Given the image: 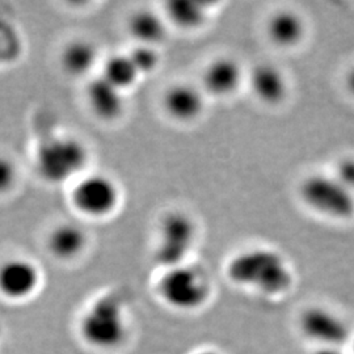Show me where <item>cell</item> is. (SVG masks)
<instances>
[{
    "label": "cell",
    "instance_id": "cell-1",
    "mask_svg": "<svg viewBox=\"0 0 354 354\" xmlns=\"http://www.w3.org/2000/svg\"><path fill=\"white\" fill-rule=\"evenodd\" d=\"M127 306L117 294H104L84 308L77 319L80 340L97 352H115L129 339Z\"/></svg>",
    "mask_w": 354,
    "mask_h": 354
},
{
    "label": "cell",
    "instance_id": "cell-2",
    "mask_svg": "<svg viewBox=\"0 0 354 354\" xmlns=\"http://www.w3.org/2000/svg\"><path fill=\"white\" fill-rule=\"evenodd\" d=\"M228 279L266 297H279L292 286V272L281 253L256 248L239 253L227 266Z\"/></svg>",
    "mask_w": 354,
    "mask_h": 354
},
{
    "label": "cell",
    "instance_id": "cell-3",
    "mask_svg": "<svg viewBox=\"0 0 354 354\" xmlns=\"http://www.w3.org/2000/svg\"><path fill=\"white\" fill-rule=\"evenodd\" d=\"M35 169L49 184L79 178L88 165L86 145L73 136H53L41 140L35 151Z\"/></svg>",
    "mask_w": 354,
    "mask_h": 354
},
{
    "label": "cell",
    "instance_id": "cell-4",
    "mask_svg": "<svg viewBox=\"0 0 354 354\" xmlns=\"http://www.w3.org/2000/svg\"><path fill=\"white\" fill-rule=\"evenodd\" d=\"M160 301L180 313L200 310L210 299L212 283L201 268L183 264L165 269L156 282Z\"/></svg>",
    "mask_w": 354,
    "mask_h": 354
},
{
    "label": "cell",
    "instance_id": "cell-5",
    "mask_svg": "<svg viewBox=\"0 0 354 354\" xmlns=\"http://www.w3.org/2000/svg\"><path fill=\"white\" fill-rule=\"evenodd\" d=\"M197 238V226L189 214L174 210L162 218L153 257L163 269L187 263Z\"/></svg>",
    "mask_w": 354,
    "mask_h": 354
},
{
    "label": "cell",
    "instance_id": "cell-6",
    "mask_svg": "<svg viewBox=\"0 0 354 354\" xmlns=\"http://www.w3.org/2000/svg\"><path fill=\"white\" fill-rule=\"evenodd\" d=\"M70 203L79 214L102 219L118 209L121 190L112 177L104 174H88L76 180L70 192Z\"/></svg>",
    "mask_w": 354,
    "mask_h": 354
},
{
    "label": "cell",
    "instance_id": "cell-7",
    "mask_svg": "<svg viewBox=\"0 0 354 354\" xmlns=\"http://www.w3.org/2000/svg\"><path fill=\"white\" fill-rule=\"evenodd\" d=\"M299 194L304 203L319 214L333 219H349L354 215V193L335 176L306 177Z\"/></svg>",
    "mask_w": 354,
    "mask_h": 354
},
{
    "label": "cell",
    "instance_id": "cell-8",
    "mask_svg": "<svg viewBox=\"0 0 354 354\" xmlns=\"http://www.w3.org/2000/svg\"><path fill=\"white\" fill-rule=\"evenodd\" d=\"M42 282L37 264L24 257H13L0 264V297L11 302L30 299Z\"/></svg>",
    "mask_w": 354,
    "mask_h": 354
},
{
    "label": "cell",
    "instance_id": "cell-9",
    "mask_svg": "<svg viewBox=\"0 0 354 354\" xmlns=\"http://www.w3.org/2000/svg\"><path fill=\"white\" fill-rule=\"evenodd\" d=\"M299 329L317 346L342 348L348 342L351 330L342 317L326 307L306 308L299 317Z\"/></svg>",
    "mask_w": 354,
    "mask_h": 354
},
{
    "label": "cell",
    "instance_id": "cell-10",
    "mask_svg": "<svg viewBox=\"0 0 354 354\" xmlns=\"http://www.w3.org/2000/svg\"><path fill=\"white\" fill-rule=\"evenodd\" d=\"M124 91L117 88L104 76H95L89 80L86 96L91 111L102 121L118 120L125 111Z\"/></svg>",
    "mask_w": 354,
    "mask_h": 354
},
{
    "label": "cell",
    "instance_id": "cell-11",
    "mask_svg": "<svg viewBox=\"0 0 354 354\" xmlns=\"http://www.w3.org/2000/svg\"><path fill=\"white\" fill-rule=\"evenodd\" d=\"M163 108L165 113L175 121L192 122L203 113V92L188 83H177L165 91Z\"/></svg>",
    "mask_w": 354,
    "mask_h": 354
},
{
    "label": "cell",
    "instance_id": "cell-12",
    "mask_svg": "<svg viewBox=\"0 0 354 354\" xmlns=\"http://www.w3.org/2000/svg\"><path fill=\"white\" fill-rule=\"evenodd\" d=\"M241 64L228 57L216 58L206 67L203 75V88L218 97L230 96L241 87Z\"/></svg>",
    "mask_w": 354,
    "mask_h": 354
},
{
    "label": "cell",
    "instance_id": "cell-13",
    "mask_svg": "<svg viewBox=\"0 0 354 354\" xmlns=\"http://www.w3.org/2000/svg\"><path fill=\"white\" fill-rule=\"evenodd\" d=\"M87 232L79 225L64 222L51 230L46 247L51 256L59 261H71L86 250Z\"/></svg>",
    "mask_w": 354,
    "mask_h": 354
},
{
    "label": "cell",
    "instance_id": "cell-14",
    "mask_svg": "<svg viewBox=\"0 0 354 354\" xmlns=\"http://www.w3.org/2000/svg\"><path fill=\"white\" fill-rule=\"evenodd\" d=\"M251 88L260 102L268 105H277L288 95V82L277 66L257 64L250 76Z\"/></svg>",
    "mask_w": 354,
    "mask_h": 354
},
{
    "label": "cell",
    "instance_id": "cell-15",
    "mask_svg": "<svg viewBox=\"0 0 354 354\" xmlns=\"http://www.w3.org/2000/svg\"><path fill=\"white\" fill-rule=\"evenodd\" d=\"M99 62L97 46L87 39H76L64 46L61 54V66L67 75L83 77Z\"/></svg>",
    "mask_w": 354,
    "mask_h": 354
},
{
    "label": "cell",
    "instance_id": "cell-16",
    "mask_svg": "<svg viewBox=\"0 0 354 354\" xmlns=\"http://www.w3.org/2000/svg\"><path fill=\"white\" fill-rule=\"evenodd\" d=\"M306 35L304 19L292 11L274 13L268 23V36L279 48L297 46Z\"/></svg>",
    "mask_w": 354,
    "mask_h": 354
},
{
    "label": "cell",
    "instance_id": "cell-17",
    "mask_svg": "<svg viewBox=\"0 0 354 354\" xmlns=\"http://www.w3.org/2000/svg\"><path fill=\"white\" fill-rule=\"evenodd\" d=\"M129 33L138 45L155 48L167 37V24L159 13L151 10H140L130 16Z\"/></svg>",
    "mask_w": 354,
    "mask_h": 354
},
{
    "label": "cell",
    "instance_id": "cell-18",
    "mask_svg": "<svg viewBox=\"0 0 354 354\" xmlns=\"http://www.w3.org/2000/svg\"><path fill=\"white\" fill-rule=\"evenodd\" d=\"M207 3L197 0H174L167 3V19L174 26L184 30L198 29L207 20Z\"/></svg>",
    "mask_w": 354,
    "mask_h": 354
},
{
    "label": "cell",
    "instance_id": "cell-19",
    "mask_svg": "<svg viewBox=\"0 0 354 354\" xmlns=\"http://www.w3.org/2000/svg\"><path fill=\"white\" fill-rule=\"evenodd\" d=\"M102 75L121 91L134 87L140 75L129 54H113L102 64Z\"/></svg>",
    "mask_w": 354,
    "mask_h": 354
},
{
    "label": "cell",
    "instance_id": "cell-20",
    "mask_svg": "<svg viewBox=\"0 0 354 354\" xmlns=\"http://www.w3.org/2000/svg\"><path fill=\"white\" fill-rule=\"evenodd\" d=\"M127 54L140 76L152 74L160 64V54L153 46L137 45Z\"/></svg>",
    "mask_w": 354,
    "mask_h": 354
},
{
    "label": "cell",
    "instance_id": "cell-21",
    "mask_svg": "<svg viewBox=\"0 0 354 354\" xmlns=\"http://www.w3.org/2000/svg\"><path fill=\"white\" fill-rule=\"evenodd\" d=\"M20 41L11 26L0 23V62L12 61L20 53Z\"/></svg>",
    "mask_w": 354,
    "mask_h": 354
},
{
    "label": "cell",
    "instance_id": "cell-22",
    "mask_svg": "<svg viewBox=\"0 0 354 354\" xmlns=\"http://www.w3.org/2000/svg\"><path fill=\"white\" fill-rule=\"evenodd\" d=\"M19 177L17 165L11 158L0 155V196L10 193L15 188Z\"/></svg>",
    "mask_w": 354,
    "mask_h": 354
},
{
    "label": "cell",
    "instance_id": "cell-23",
    "mask_svg": "<svg viewBox=\"0 0 354 354\" xmlns=\"http://www.w3.org/2000/svg\"><path fill=\"white\" fill-rule=\"evenodd\" d=\"M335 177L344 187H346L354 193V158H345L340 160L336 168Z\"/></svg>",
    "mask_w": 354,
    "mask_h": 354
},
{
    "label": "cell",
    "instance_id": "cell-24",
    "mask_svg": "<svg viewBox=\"0 0 354 354\" xmlns=\"http://www.w3.org/2000/svg\"><path fill=\"white\" fill-rule=\"evenodd\" d=\"M314 354H345L342 352V348L336 346H317Z\"/></svg>",
    "mask_w": 354,
    "mask_h": 354
},
{
    "label": "cell",
    "instance_id": "cell-25",
    "mask_svg": "<svg viewBox=\"0 0 354 354\" xmlns=\"http://www.w3.org/2000/svg\"><path fill=\"white\" fill-rule=\"evenodd\" d=\"M346 87L354 96V68H352L346 75Z\"/></svg>",
    "mask_w": 354,
    "mask_h": 354
},
{
    "label": "cell",
    "instance_id": "cell-26",
    "mask_svg": "<svg viewBox=\"0 0 354 354\" xmlns=\"http://www.w3.org/2000/svg\"><path fill=\"white\" fill-rule=\"evenodd\" d=\"M198 354H219L214 352V351H203V352H200Z\"/></svg>",
    "mask_w": 354,
    "mask_h": 354
},
{
    "label": "cell",
    "instance_id": "cell-27",
    "mask_svg": "<svg viewBox=\"0 0 354 354\" xmlns=\"http://www.w3.org/2000/svg\"><path fill=\"white\" fill-rule=\"evenodd\" d=\"M353 354H354V346H353Z\"/></svg>",
    "mask_w": 354,
    "mask_h": 354
}]
</instances>
